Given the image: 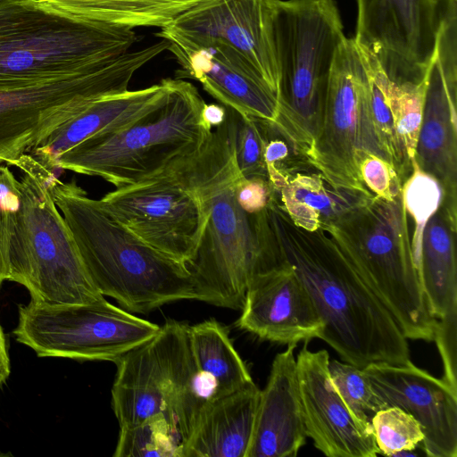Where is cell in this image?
<instances>
[{
  "label": "cell",
  "instance_id": "6",
  "mask_svg": "<svg viewBox=\"0 0 457 457\" xmlns=\"http://www.w3.org/2000/svg\"><path fill=\"white\" fill-rule=\"evenodd\" d=\"M12 166L21 172V198L10 239L6 280L23 286L37 303L87 304L104 299L48 190V167L29 153Z\"/></svg>",
  "mask_w": 457,
  "mask_h": 457
},
{
  "label": "cell",
  "instance_id": "37",
  "mask_svg": "<svg viewBox=\"0 0 457 457\" xmlns=\"http://www.w3.org/2000/svg\"><path fill=\"white\" fill-rule=\"evenodd\" d=\"M360 170L364 185L376 196L394 201L402 195L403 184L389 162L370 155L362 161Z\"/></svg>",
  "mask_w": 457,
  "mask_h": 457
},
{
  "label": "cell",
  "instance_id": "42",
  "mask_svg": "<svg viewBox=\"0 0 457 457\" xmlns=\"http://www.w3.org/2000/svg\"><path fill=\"white\" fill-rule=\"evenodd\" d=\"M1 1H4V0H0V2H1Z\"/></svg>",
  "mask_w": 457,
  "mask_h": 457
},
{
  "label": "cell",
  "instance_id": "20",
  "mask_svg": "<svg viewBox=\"0 0 457 457\" xmlns=\"http://www.w3.org/2000/svg\"><path fill=\"white\" fill-rule=\"evenodd\" d=\"M241 311L239 328L276 344L320 338L324 328L307 289L284 262L253 278Z\"/></svg>",
  "mask_w": 457,
  "mask_h": 457
},
{
  "label": "cell",
  "instance_id": "27",
  "mask_svg": "<svg viewBox=\"0 0 457 457\" xmlns=\"http://www.w3.org/2000/svg\"><path fill=\"white\" fill-rule=\"evenodd\" d=\"M188 336L196 368L217 397L253 383L235 349L228 329L214 319L189 326Z\"/></svg>",
  "mask_w": 457,
  "mask_h": 457
},
{
  "label": "cell",
  "instance_id": "28",
  "mask_svg": "<svg viewBox=\"0 0 457 457\" xmlns=\"http://www.w3.org/2000/svg\"><path fill=\"white\" fill-rule=\"evenodd\" d=\"M358 47L369 78L370 106L375 129L390 163L403 184L412 172L413 162L403 150L395 129L387 97L389 77L374 54L359 46Z\"/></svg>",
  "mask_w": 457,
  "mask_h": 457
},
{
  "label": "cell",
  "instance_id": "15",
  "mask_svg": "<svg viewBox=\"0 0 457 457\" xmlns=\"http://www.w3.org/2000/svg\"><path fill=\"white\" fill-rule=\"evenodd\" d=\"M446 0H357L353 40L390 79L420 82L432 59Z\"/></svg>",
  "mask_w": 457,
  "mask_h": 457
},
{
  "label": "cell",
  "instance_id": "13",
  "mask_svg": "<svg viewBox=\"0 0 457 457\" xmlns=\"http://www.w3.org/2000/svg\"><path fill=\"white\" fill-rule=\"evenodd\" d=\"M98 202L113 220L154 249L186 265L194 256L205 214L196 195L169 166L108 192Z\"/></svg>",
  "mask_w": 457,
  "mask_h": 457
},
{
  "label": "cell",
  "instance_id": "4",
  "mask_svg": "<svg viewBox=\"0 0 457 457\" xmlns=\"http://www.w3.org/2000/svg\"><path fill=\"white\" fill-rule=\"evenodd\" d=\"M133 29L67 18L35 0L0 2V91L94 71L127 53Z\"/></svg>",
  "mask_w": 457,
  "mask_h": 457
},
{
  "label": "cell",
  "instance_id": "40",
  "mask_svg": "<svg viewBox=\"0 0 457 457\" xmlns=\"http://www.w3.org/2000/svg\"><path fill=\"white\" fill-rule=\"evenodd\" d=\"M202 118L210 128L219 127L226 120L227 109L222 104L204 103Z\"/></svg>",
  "mask_w": 457,
  "mask_h": 457
},
{
  "label": "cell",
  "instance_id": "25",
  "mask_svg": "<svg viewBox=\"0 0 457 457\" xmlns=\"http://www.w3.org/2000/svg\"><path fill=\"white\" fill-rule=\"evenodd\" d=\"M456 221L440 205L424 229L415 261L420 287L433 317L457 311Z\"/></svg>",
  "mask_w": 457,
  "mask_h": 457
},
{
  "label": "cell",
  "instance_id": "34",
  "mask_svg": "<svg viewBox=\"0 0 457 457\" xmlns=\"http://www.w3.org/2000/svg\"><path fill=\"white\" fill-rule=\"evenodd\" d=\"M232 112L235 155L241 175L244 178L268 179L264 161L267 120L241 114L233 109Z\"/></svg>",
  "mask_w": 457,
  "mask_h": 457
},
{
  "label": "cell",
  "instance_id": "30",
  "mask_svg": "<svg viewBox=\"0 0 457 457\" xmlns=\"http://www.w3.org/2000/svg\"><path fill=\"white\" fill-rule=\"evenodd\" d=\"M426 91V74L420 82H395L389 79L387 97L398 139L414 161L421 126Z\"/></svg>",
  "mask_w": 457,
  "mask_h": 457
},
{
  "label": "cell",
  "instance_id": "7",
  "mask_svg": "<svg viewBox=\"0 0 457 457\" xmlns=\"http://www.w3.org/2000/svg\"><path fill=\"white\" fill-rule=\"evenodd\" d=\"M167 100L136 123L89 137L56 161V169L98 177L115 188L150 178L198 149L212 132L197 88L169 78Z\"/></svg>",
  "mask_w": 457,
  "mask_h": 457
},
{
  "label": "cell",
  "instance_id": "2",
  "mask_svg": "<svg viewBox=\"0 0 457 457\" xmlns=\"http://www.w3.org/2000/svg\"><path fill=\"white\" fill-rule=\"evenodd\" d=\"M264 218L276 254L295 270L324 323L320 339L359 369L411 361L408 339L393 316L325 230L295 226L276 195Z\"/></svg>",
  "mask_w": 457,
  "mask_h": 457
},
{
  "label": "cell",
  "instance_id": "17",
  "mask_svg": "<svg viewBox=\"0 0 457 457\" xmlns=\"http://www.w3.org/2000/svg\"><path fill=\"white\" fill-rule=\"evenodd\" d=\"M277 0H203L169 29L195 38L219 39L235 48L278 96L274 18Z\"/></svg>",
  "mask_w": 457,
  "mask_h": 457
},
{
  "label": "cell",
  "instance_id": "16",
  "mask_svg": "<svg viewBox=\"0 0 457 457\" xmlns=\"http://www.w3.org/2000/svg\"><path fill=\"white\" fill-rule=\"evenodd\" d=\"M167 41L180 65L176 79H192L220 104L275 122L278 99L258 71L235 48L219 39L195 38L168 27L155 34Z\"/></svg>",
  "mask_w": 457,
  "mask_h": 457
},
{
  "label": "cell",
  "instance_id": "9",
  "mask_svg": "<svg viewBox=\"0 0 457 457\" xmlns=\"http://www.w3.org/2000/svg\"><path fill=\"white\" fill-rule=\"evenodd\" d=\"M189 326L170 320L150 339L115 363L112 406L120 428L162 414L179 437L183 453L208 397L190 347Z\"/></svg>",
  "mask_w": 457,
  "mask_h": 457
},
{
  "label": "cell",
  "instance_id": "1",
  "mask_svg": "<svg viewBox=\"0 0 457 457\" xmlns=\"http://www.w3.org/2000/svg\"><path fill=\"white\" fill-rule=\"evenodd\" d=\"M213 128L204 143L168 166L201 201L205 223L196 251L187 264L199 301L238 310L258 275L281 263L269 245L262 212H245L236 198L242 177L236 162L234 118Z\"/></svg>",
  "mask_w": 457,
  "mask_h": 457
},
{
  "label": "cell",
  "instance_id": "33",
  "mask_svg": "<svg viewBox=\"0 0 457 457\" xmlns=\"http://www.w3.org/2000/svg\"><path fill=\"white\" fill-rule=\"evenodd\" d=\"M328 369L334 386L352 414L362 425L371 427L372 416L383 407L363 370L337 360L329 361Z\"/></svg>",
  "mask_w": 457,
  "mask_h": 457
},
{
  "label": "cell",
  "instance_id": "26",
  "mask_svg": "<svg viewBox=\"0 0 457 457\" xmlns=\"http://www.w3.org/2000/svg\"><path fill=\"white\" fill-rule=\"evenodd\" d=\"M203 0H35L44 10L73 20L133 29L170 25Z\"/></svg>",
  "mask_w": 457,
  "mask_h": 457
},
{
  "label": "cell",
  "instance_id": "29",
  "mask_svg": "<svg viewBox=\"0 0 457 457\" xmlns=\"http://www.w3.org/2000/svg\"><path fill=\"white\" fill-rule=\"evenodd\" d=\"M114 457H183V445L162 414L120 428Z\"/></svg>",
  "mask_w": 457,
  "mask_h": 457
},
{
  "label": "cell",
  "instance_id": "24",
  "mask_svg": "<svg viewBox=\"0 0 457 457\" xmlns=\"http://www.w3.org/2000/svg\"><path fill=\"white\" fill-rule=\"evenodd\" d=\"M292 222L305 230H326L338 223L375 195L335 187L320 173L298 170L275 192Z\"/></svg>",
  "mask_w": 457,
  "mask_h": 457
},
{
  "label": "cell",
  "instance_id": "35",
  "mask_svg": "<svg viewBox=\"0 0 457 457\" xmlns=\"http://www.w3.org/2000/svg\"><path fill=\"white\" fill-rule=\"evenodd\" d=\"M264 161L274 192L285 185L291 174L309 165L298 147L269 120L266 122Z\"/></svg>",
  "mask_w": 457,
  "mask_h": 457
},
{
  "label": "cell",
  "instance_id": "41",
  "mask_svg": "<svg viewBox=\"0 0 457 457\" xmlns=\"http://www.w3.org/2000/svg\"><path fill=\"white\" fill-rule=\"evenodd\" d=\"M10 375V360L6 346V341L0 325V387Z\"/></svg>",
  "mask_w": 457,
  "mask_h": 457
},
{
  "label": "cell",
  "instance_id": "31",
  "mask_svg": "<svg viewBox=\"0 0 457 457\" xmlns=\"http://www.w3.org/2000/svg\"><path fill=\"white\" fill-rule=\"evenodd\" d=\"M412 166L411 174L403 185L402 199L414 225L411 240L415 263L420 253L424 229L429 219L440 207L443 193L439 183L420 170L415 161Z\"/></svg>",
  "mask_w": 457,
  "mask_h": 457
},
{
  "label": "cell",
  "instance_id": "19",
  "mask_svg": "<svg viewBox=\"0 0 457 457\" xmlns=\"http://www.w3.org/2000/svg\"><path fill=\"white\" fill-rule=\"evenodd\" d=\"M328 364V353L311 351L307 342L296 357L307 436L328 457L377 456L379 452L372 428L352 414L331 380Z\"/></svg>",
  "mask_w": 457,
  "mask_h": 457
},
{
  "label": "cell",
  "instance_id": "22",
  "mask_svg": "<svg viewBox=\"0 0 457 457\" xmlns=\"http://www.w3.org/2000/svg\"><path fill=\"white\" fill-rule=\"evenodd\" d=\"M169 92L168 78L145 88L105 96L62 125L29 154L54 170L57 159L65 152L89 137L136 123L161 106Z\"/></svg>",
  "mask_w": 457,
  "mask_h": 457
},
{
  "label": "cell",
  "instance_id": "23",
  "mask_svg": "<svg viewBox=\"0 0 457 457\" xmlns=\"http://www.w3.org/2000/svg\"><path fill=\"white\" fill-rule=\"evenodd\" d=\"M261 390L252 383L206 398L183 457H246Z\"/></svg>",
  "mask_w": 457,
  "mask_h": 457
},
{
  "label": "cell",
  "instance_id": "10",
  "mask_svg": "<svg viewBox=\"0 0 457 457\" xmlns=\"http://www.w3.org/2000/svg\"><path fill=\"white\" fill-rule=\"evenodd\" d=\"M370 155L389 162L374 126L362 56L346 37L336 53L317 132L303 156L331 186L370 192L360 170Z\"/></svg>",
  "mask_w": 457,
  "mask_h": 457
},
{
  "label": "cell",
  "instance_id": "8",
  "mask_svg": "<svg viewBox=\"0 0 457 457\" xmlns=\"http://www.w3.org/2000/svg\"><path fill=\"white\" fill-rule=\"evenodd\" d=\"M278 116L273 122L304 154L317 132L336 53L346 38L334 0H277Z\"/></svg>",
  "mask_w": 457,
  "mask_h": 457
},
{
  "label": "cell",
  "instance_id": "18",
  "mask_svg": "<svg viewBox=\"0 0 457 457\" xmlns=\"http://www.w3.org/2000/svg\"><path fill=\"white\" fill-rule=\"evenodd\" d=\"M362 370L383 409L400 408L419 422L426 455L457 456V391L443 378L432 376L411 361L373 363Z\"/></svg>",
  "mask_w": 457,
  "mask_h": 457
},
{
  "label": "cell",
  "instance_id": "14",
  "mask_svg": "<svg viewBox=\"0 0 457 457\" xmlns=\"http://www.w3.org/2000/svg\"><path fill=\"white\" fill-rule=\"evenodd\" d=\"M457 0L445 5L426 71L423 115L414 161L442 188L441 206L456 221Z\"/></svg>",
  "mask_w": 457,
  "mask_h": 457
},
{
  "label": "cell",
  "instance_id": "32",
  "mask_svg": "<svg viewBox=\"0 0 457 457\" xmlns=\"http://www.w3.org/2000/svg\"><path fill=\"white\" fill-rule=\"evenodd\" d=\"M370 424L379 454L409 455L421 444L424 434L419 422L397 407L378 411Z\"/></svg>",
  "mask_w": 457,
  "mask_h": 457
},
{
  "label": "cell",
  "instance_id": "21",
  "mask_svg": "<svg viewBox=\"0 0 457 457\" xmlns=\"http://www.w3.org/2000/svg\"><path fill=\"white\" fill-rule=\"evenodd\" d=\"M297 344L276 354L261 390L246 457H295L307 437L297 377Z\"/></svg>",
  "mask_w": 457,
  "mask_h": 457
},
{
  "label": "cell",
  "instance_id": "38",
  "mask_svg": "<svg viewBox=\"0 0 457 457\" xmlns=\"http://www.w3.org/2000/svg\"><path fill=\"white\" fill-rule=\"evenodd\" d=\"M433 341L442 359L443 378L457 391V311L437 320Z\"/></svg>",
  "mask_w": 457,
  "mask_h": 457
},
{
  "label": "cell",
  "instance_id": "36",
  "mask_svg": "<svg viewBox=\"0 0 457 457\" xmlns=\"http://www.w3.org/2000/svg\"><path fill=\"white\" fill-rule=\"evenodd\" d=\"M20 198L19 179L7 165H0V287L6 280L10 239Z\"/></svg>",
  "mask_w": 457,
  "mask_h": 457
},
{
  "label": "cell",
  "instance_id": "11",
  "mask_svg": "<svg viewBox=\"0 0 457 457\" xmlns=\"http://www.w3.org/2000/svg\"><path fill=\"white\" fill-rule=\"evenodd\" d=\"M150 47L127 53L94 71L25 88L0 91V165H12L96 101L129 90Z\"/></svg>",
  "mask_w": 457,
  "mask_h": 457
},
{
  "label": "cell",
  "instance_id": "12",
  "mask_svg": "<svg viewBox=\"0 0 457 457\" xmlns=\"http://www.w3.org/2000/svg\"><path fill=\"white\" fill-rule=\"evenodd\" d=\"M160 326L105 299L87 304L32 300L19 307L16 340L38 357L115 362L153 337Z\"/></svg>",
  "mask_w": 457,
  "mask_h": 457
},
{
  "label": "cell",
  "instance_id": "3",
  "mask_svg": "<svg viewBox=\"0 0 457 457\" xmlns=\"http://www.w3.org/2000/svg\"><path fill=\"white\" fill-rule=\"evenodd\" d=\"M46 184L93 284L104 296L134 313L179 300L199 301L185 263L142 242L74 180L63 182L47 169Z\"/></svg>",
  "mask_w": 457,
  "mask_h": 457
},
{
  "label": "cell",
  "instance_id": "39",
  "mask_svg": "<svg viewBox=\"0 0 457 457\" xmlns=\"http://www.w3.org/2000/svg\"><path fill=\"white\" fill-rule=\"evenodd\" d=\"M275 192L267 179L253 177L237 180L236 198L240 207L247 213L262 212L271 201Z\"/></svg>",
  "mask_w": 457,
  "mask_h": 457
},
{
  "label": "cell",
  "instance_id": "5",
  "mask_svg": "<svg viewBox=\"0 0 457 457\" xmlns=\"http://www.w3.org/2000/svg\"><path fill=\"white\" fill-rule=\"evenodd\" d=\"M325 231L404 337L433 341L437 320L420 287L402 195L394 201L374 195Z\"/></svg>",
  "mask_w": 457,
  "mask_h": 457
}]
</instances>
